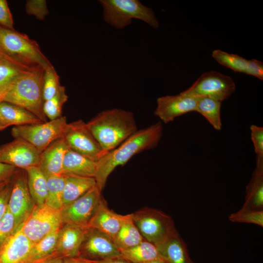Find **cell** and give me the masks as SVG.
<instances>
[{
	"label": "cell",
	"instance_id": "obj_23",
	"mask_svg": "<svg viewBox=\"0 0 263 263\" xmlns=\"http://www.w3.org/2000/svg\"><path fill=\"white\" fill-rule=\"evenodd\" d=\"M157 248L161 257L168 263H194L186 243L179 233Z\"/></svg>",
	"mask_w": 263,
	"mask_h": 263
},
{
	"label": "cell",
	"instance_id": "obj_34",
	"mask_svg": "<svg viewBox=\"0 0 263 263\" xmlns=\"http://www.w3.org/2000/svg\"><path fill=\"white\" fill-rule=\"evenodd\" d=\"M61 86L59 76L53 65L45 69L43 79L44 101L53 97Z\"/></svg>",
	"mask_w": 263,
	"mask_h": 263
},
{
	"label": "cell",
	"instance_id": "obj_37",
	"mask_svg": "<svg viewBox=\"0 0 263 263\" xmlns=\"http://www.w3.org/2000/svg\"><path fill=\"white\" fill-rule=\"evenodd\" d=\"M26 13L42 20L48 15L49 11L45 0H27L25 3Z\"/></svg>",
	"mask_w": 263,
	"mask_h": 263
},
{
	"label": "cell",
	"instance_id": "obj_9",
	"mask_svg": "<svg viewBox=\"0 0 263 263\" xmlns=\"http://www.w3.org/2000/svg\"><path fill=\"white\" fill-rule=\"evenodd\" d=\"M62 224L60 210L45 204L35 205L31 214L21 226L23 233L36 244Z\"/></svg>",
	"mask_w": 263,
	"mask_h": 263
},
{
	"label": "cell",
	"instance_id": "obj_3",
	"mask_svg": "<svg viewBox=\"0 0 263 263\" xmlns=\"http://www.w3.org/2000/svg\"><path fill=\"white\" fill-rule=\"evenodd\" d=\"M44 71L43 67L38 66L20 74L3 101L23 108L46 122L48 120L43 111Z\"/></svg>",
	"mask_w": 263,
	"mask_h": 263
},
{
	"label": "cell",
	"instance_id": "obj_32",
	"mask_svg": "<svg viewBox=\"0 0 263 263\" xmlns=\"http://www.w3.org/2000/svg\"><path fill=\"white\" fill-rule=\"evenodd\" d=\"M67 100L65 87L61 86L53 97L44 101L43 111L47 118L53 120L61 117L62 107Z\"/></svg>",
	"mask_w": 263,
	"mask_h": 263
},
{
	"label": "cell",
	"instance_id": "obj_46",
	"mask_svg": "<svg viewBox=\"0 0 263 263\" xmlns=\"http://www.w3.org/2000/svg\"><path fill=\"white\" fill-rule=\"evenodd\" d=\"M10 126L3 118L0 112V131H1Z\"/></svg>",
	"mask_w": 263,
	"mask_h": 263
},
{
	"label": "cell",
	"instance_id": "obj_45",
	"mask_svg": "<svg viewBox=\"0 0 263 263\" xmlns=\"http://www.w3.org/2000/svg\"><path fill=\"white\" fill-rule=\"evenodd\" d=\"M63 263H89V261L79 257L64 258Z\"/></svg>",
	"mask_w": 263,
	"mask_h": 263
},
{
	"label": "cell",
	"instance_id": "obj_30",
	"mask_svg": "<svg viewBox=\"0 0 263 263\" xmlns=\"http://www.w3.org/2000/svg\"><path fill=\"white\" fill-rule=\"evenodd\" d=\"M222 102L208 97H198L197 112L200 113L217 131L222 128L221 108Z\"/></svg>",
	"mask_w": 263,
	"mask_h": 263
},
{
	"label": "cell",
	"instance_id": "obj_47",
	"mask_svg": "<svg viewBox=\"0 0 263 263\" xmlns=\"http://www.w3.org/2000/svg\"><path fill=\"white\" fill-rule=\"evenodd\" d=\"M147 263H168L163 258H161L157 259L154 260Z\"/></svg>",
	"mask_w": 263,
	"mask_h": 263
},
{
	"label": "cell",
	"instance_id": "obj_48",
	"mask_svg": "<svg viewBox=\"0 0 263 263\" xmlns=\"http://www.w3.org/2000/svg\"><path fill=\"white\" fill-rule=\"evenodd\" d=\"M11 180L7 181L0 182V190L1 189H2Z\"/></svg>",
	"mask_w": 263,
	"mask_h": 263
},
{
	"label": "cell",
	"instance_id": "obj_24",
	"mask_svg": "<svg viewBox=\"0 0 263 263\" xmlns=\"http://www.w3.org/2000/svg\"><path fill=\"white\" fill-rule=\"evenodd\" d=\"M144 240L133 221L132 214L125 215L120 228L113 239L116 246L120 251L132 247Z\"/></svg>",
	"mask_w": 263,
	"mask_h": 263
},
{
	"label": "cell",
	"instance_id": "obj_38",
	"mask_svg": "<svg viewBox=\"0 0 263 263\" xmlns=\"http://www.w3.org/2000/svg\"><path fill=\"white\" fill-rule=\"evenodd\" d=\"M250 129L256 155L263 157V128L253 124L250 126Z\"/></svg>",
	"mask_w": 263,
	"mask_h": 263
},
{
	"label": "cell",
	"instance_id": "obj_29",
	"mask_svg": "<svg viewBox=\"0 0 263 263\" xmlns=\"http://www.w3.org/2000/svg\"><path fill=\"white\" fill-rule=\"evenodd\" d=\"M59 228L35 244L22 263H34L55 254Z\"/></svg>",
	"mask_w": 263,
	"mask_h": 263
},
{
	"label": "cell",
	"instance_id": "obj_14",
	"mask_svg": "<svg viewBox=\"0 0 263 263\" xmlns=\"http://www.w3.org/2000/svg\"><path fill=\"white\" fill-rule=\"evenodd\" d=\"M39 155L33 146L22 139L14 138L0 146V162L19 169L38 167Z\"/></svg>",
	"mask_w": 263,
	"mask_h": 263
},
{
	"label": "cell",
	"instance_id": "obj_13",
	"mask_svg": "<svg viewBox=\"0 0 263 263\" xmlns=\"http://www.w3.org/2000/svg\"><path fill=\"white\" fill-rule=\"evenodd\" d=\"M35 206L28 188L26 171L19 169L13 178L8 205L15 218L17 228L22 225Z\"/></svg>",
	"mask_w": 263,
	"mask_h": 263
},
{
	"label": "cell",
	"instance_id": "obj_12",
	"mask_svg": "<svg viewBox=\"0 0 263 263\" xmlns=\"http://www.w3.org/2000/svg\"><path fill=\"white\" fill-rule=\"evenodd\" d=\"M79 257L98 261L121 257L113 239L94 228L89 227L79 251Z\"/></svg>",
	"mask_w": 263,
	"mask_h": 263
},
{
	"label": "cell",
	"instance_id": "obj_5",
	"mask_svg": "<svg viewBox=\"0 0 263 263\" xmlns=\"http://www.w3.org/2000/svg\"><path fill=\"white\" fill-rule=\"evenodd\" d=\"M105 22L117 29L132 23V19L143 21L154 28L159 23L152 10L138 0H100Z\"/></svg>",
	"mask_w": 263,
	"mask_h": 263
},
{
	"label": "cell",
	"instance_id": "obj_17",
	"mask_svg": "<svg viewBox=\"0 0 263 263\" xmlns=\"http://www.w3.org/2000/svg\"><path fill=\"white\" fill-rule=\"evenodd\" d=\"M21 226L0 247V263H22L28 255L34 244Z\"/></svg>",
	"mask_w": 263,
	"mask_h": 263
},
{
	"label": "cell",
	"instance_id": "obj_31",
	"mask_svg": "<svg viewBox=\"0 0 263 263\" xmlns=\"http://www.w3.org/2000/svg\"><path fill=\"white\" fill-rule=\"evenodd\" d=\"M47 195L45 205L55 210L63 207V194L66 176L63 174L46 177Z\"/></svg>",
	"mask_w": 263,
	"mask_h": 263
},
{
	"label": "cell",
	"instance_id": "obj_10",
	"mask_svg": "<svg viewBox=\"0 0 263 263\" xmlns=\"http://www.w3.org/2000/svg\"><path fill=\"white\" fill-rule=\"evenodd\" d=\"M62 137L69 149L94 160L97 161L105 154L82 120L68 123Z\"/></svg>",
	"mask_w": 263,
	"mask_h": 263
},
{
	"label": "cell",
	"instance_id": "obj_16",
	"mask_svg": "<svg viewBox=\"0 0 263 263\" xmlns=\"http://www.w3.org/2000/svg\"><path fill=\"white\" fill-rule=\"evenodd\" d=\"M88 227L62 224L59 229L55 254L63 258L78 257L79 249Z\"/></svg>",
	"mask_w": 263,
	"mask_h": 263
},
{
	"label": "cell",
	"instance_id": "obj_21",
	"mask_svg": "<svg viewBox=\"0 0 263 263\" xmlns=\"http://www.w3.org/2000/svg\"><path fill=\"white\" fill-rule=\"evenodd\" d=\"M263 207V157L257 156L256 166L246 187L245 201L242 208L262 210Z\"/></svg>",
	"mask_w": 263,
	"mask_h": 263
},
{
	"label": "cell",
	"instance_id": "obj_20",
	"mask_svg": "<svg viewBox=\"0 0 263 263\" xmlns=\"http://www.w3.org/2000/svg\"><path fill=\"white\" fill-rule=\"evenodd\" d=\"M97 166V161L69 148L64 156L61 174L94 178Z\"/></svg>",
	"mask_w": 263,
	"mask_h": 263
},
{
	"label": "cell",
	"instance_id": "obj_6",
	"mask_svg": "<svg viewBox=\"0 0 263 263\" xmlns=\"http://www.w3.org/2000/svg\"><path fill=\"white\" fill-rule=\"evenodd\" d=\"M132 214L144 239L156 247L179 233L172 218L160 210L145 207Z\"/></svg>",
	"mask_w": 263,
	"mask_h": 263
},
{
	"label": "cell",
	"instance_id": "obj_33",
	"mask_svg": "<svg viewBox=\"0 0 263 263\" xmlns=\"http://www.w3.org/2000/svg\"><path fill=\"white\" fill-rule=\"evenodd\" d=\"M212 56L219 64L235 72H245L247 60L242 56L220 50H214Z\"/></svg>",
	"mask_w": 263,
	"mask_h": 263
},
{
	"label": "cell",
	"instance_id": "obj_28",
	"mask_svg": "<svg viewBox=\"0 0 263 263\" xmlns=\"http://www.w3.org/2000/svg\"><path fill=\"white\" fill-rule=\"evenodd\" d=\"M121 257L133 263H147L162 258L157 247L144 240L138 244L120 251Z\"/></svg>",
	"mask_w": 263,
	"mask_h": 263
},
{
	"label": "cell",
	"instance_id": "obj_18",
	"mask_svg": "<svg viewBox=\"0 0 263 263\" xmlns=\"http://www.w3.org/2000/svg\"><path fill=\"white\" fill-rule=\"evenodd\" d=\"M68 149L62 137L53 142L40 153L38 167L46 177L61 174L64 156Z\"/></svg>",
	"mask_w": 263,
	"mask_h": 263
},
{
	"label": "cell",
	"instance_id": "obj_35",
	"mask_svg": "<svg viewBox=\"0 0 263 263\" xmlns=\"http://www.w3.org/2000/svg\"><path fill=\"white\" fill-rule=\"evenodd\" d=\"M228 219L232 222L252 224L263 226V210L242 208L238 211L231 214Z\"/></svg>",
	"mask_w": 263,
	"mask_h": 263
},
{
	"label": "cell",
	"instance_id": "obj_7",
	"mask_svg": "<svg viewBox=\"0 0 263 263\" xmlns=\"http://www.w3.org/2000/svg\"><path fill=\"white\" fill-rule=\"evenodd\" d=\"M68 123L65 116L39 124L14 126L11 134L33 146L40 153L56 140L62 137Z\"/></svg>",
	"mask_w": 263,
	"mask_h": 263
},
{
	"label": "cell",
	"instance_id": "obj_39",
	"mask_svg": "<svg viewBox=\"0 0 263 263\" xmlns=\"http://www.w3.org/2000/svg\"><path fill=\"white\" fill-rule=\"evenodd\" d=\"M0 26L15 30L12 13L6 0H0Z\"/></svg>",
	"mask_w": 263,
	"mask_h": 263
},
{
	"label": "cell",
	"instance_id": "obj_22",
	"mask_svg": "<svg viewBox=\"0 0 263 263\" xmlns=\"http://www.w3.org/2000/svg\"><path fill=\"white\" fill-rule=\"evenodd\" d=\"M32 68L20 64L0 52V102L3 101L17 77Z\"/></svg>",
	"mask_w": 263,
	"mask_h": 263
},
{
	"label": "cell",
	"instance_id": "obj_2",
	"mask_svg": "<svg viewBox=\"0 0 263 263\" xmlns=\"http://www.w3.org/2000/svg\"><path fill=\"white\" fill-rule=\"evenodd\" d=\"M86 124L105 154L138 130L133 113L118 108L102 111Z\"/></svg>",
	"mask_w": 263,
	"mask_h": 263
},
{
	"label": "cell",
	"instance_id": "obj_41",
	"mask_svg": "<svg viewBox=\"0 0 263 263\" xmlns=\"http://www.w3.org/2000/svg\"><path fill=\"white\" fill-rule=\"evenodd\" d=\"M245 74L263 80V63L255 59L247 60Z\"/></svg>",
	"mask_w": 263,
	"mask_h": 263
},
{
	"label": "cell",
	"instance_id": "obj_11",
	"mask_svg": "<svg viewBox=\"0 0 263 263\" xmlns=\"http://www.w3.org/2000/svg\"><path fill=\"white\" fill-rule=\"evenodd\" d=\"M103 197L97 186L60 210L62 224L88 227Z\"/></svg>",
	"mask_w": 263,
	"mask_h": 263
},
{
	"label": "cell",
	"instance_id": "obj_8",
	"mask_svg": "<svg viewBox=\"0 0 263 263\" xmlns=\"http://www.w3.org/2000/svg\"><path fill=\"white\" fill-rule=\"evenodd\" d=\"M233 79L218 72L211 71L203 74L182 94L193 97H208L220 101L228 98L234 92Z\"/></svg>",
	"mask_w": 263,
	"mask_h": 263
},
{
	"label": "cell",
	"instance_id": "obj_25",
	"mask_svg": "<svg viewBox=\"0 0 263 263\" xmlns=\"http://www.w3.org/2000/svg\"><path fill=\"white\" fill-rule=\"evenodd\" d=\"M65 176L63 207L70 204L97 186L94 178L75 175Z\"/></svg>",
	"mask_w": 263,
	"mask_h": 263
},
{
	"label": "cell",
	"instance_id": "obj_1",
	"mask_svg": "<svg viewBox=\"0 0 263 263\" xmlns=\"http://www.w3.org/2000/svg\"><path fill=\"white\" fill-rule=\"evenodd\" d=\"M162 133V124L158 122L137 130L118 147L106 153L97 161L94 178L98 188L102 190L108 177L116 167L124 165L135 155L155 148Z\"/></svg>",
	"mask_w": 263,
	"mask_h": 263
},
{
	"label": "cell",
	"instance_id": "obj_27",
	"mask_svg": "<svg viewBox=\"0 0 263 263\" xmlns=\"http://www.w3.org/2000/svg\"><path fill=\"white\" fill-rule=\"evenodd\" d=\"M24 170L26 172L28 188L35 205L45 204L47 195L46 177L38 167Z\"/></svg>",
	"mask_w": 263,
	"mask_h": 263
},
{
	"label": "cell",
	"instance_id": "obj_15",
	"mask_svg": "<svg viewBox=\"0 0 263 263\" xmlns=\"http://www.w3.org/2000/svg\"><path fill=\"white\" fill-rule=\"evenodd\" d=\"M154 115L167 124L187 113L196 112L197 97L181 93L174 95H166L157 99Z\"/></svg>",
	"mask_w": 263,
	"mask_h": 263
},
{
	"label": "cell",
	"instance_id": "obj_43",
	"mask_svg": "<svg viewBox=\"0 0 263 263\" xmlns=\"http://www.w3.org/2000/svg\"><path fill=\"white\" fill-rule=\"evenodd\" d=\"M63 258L54 254L48 258L37 261L34 263H63Z\"/></svg>",
	"mask_w": 263,
	"mask_h": 263
},
{
	"label": "cell",
	"instance_id": "obj_42",
	"mask_svg": "<svg viewBox=\"0 0 263 263\" xmlns=\"http://www.w3.org/2000/svg\"><path fill=\"white\" fill-rule=\"evenodd\" d=\"M19 170L15 167L0 162V182L11 180Z\"/></svg>",
	"mask_w": 263,
	"mask_h": 263
},
{
	"label": "cell",
	"instance_id": "obj_4",
	"mask_svg": "<svg viewBox=\"0 0 263 263\" xmlns=\"http://www.w3.org/2000/svg\"><path fill=\"white\" fill-rule=\"evenodd\" d=\"M0 52L23 66L44 69L52 64L38 43L26 34L0 26Z\"/></svg>",
	"mask_w": 263,
	"mask_h": 263
},
{
	"label": "cell",
	"instance_id": "obj_40",
	"mask_svg": "<svg viewBox=\"0 0 263 263\" xmlns=\"http://www.w3.org/2000/svg\"><path fill=\"white\" fill-rule=\"evenodd\" d=\"M13 178L0 190V220L8 209V202L13 186Z\"/></svg>",
	"mask_w": 263,
	"mask_h": 263
},
{
	"label": "cell",
	"instance_id": "obj_19",
	"mask_svg": "<svg viewBox=\"0 0 263 263\" xmlns=\"http://www.w3.org/2000/svg\"><path fill=\"white\" fill-rule=\"evenodd\" d=\"M124 217V215L111 210L103 198L90 220L88 227L98 229L113 240L120 228Z\"/></svg>",
	"mask_w": 263,
	"mask_h": 263
},
{
	"label": "cell",
	"instance_id": "obj_26",
	"mask_svg": "<svg viewBox=\"0 0 263 263\" xmlns=\"http://www.w3.org/2000/svg\"><path fill=\"white\" fill-rule=\"evenodd\" d=\"M0 112L10 126H20L44 122L27 110L4 101L0 102Z\"/></svg>",
	"mask_w": 263,
	"mask_h": 263
},
{
	"label": "cell",
	"instance_id": "obj_36",
	"mask_svg": "<svg viewBox=\"0 0 263 263\" xmlns=\"http://www.w3.org/2000/svg\"><path fill=\"white\" fill-rule=\"evenodd\" d=\"M17 229L15 218L8 208L0 220V247Z\"/></svg>",
	"mask_w": 263,
	"mask_h": 263
},
{
	"label": "cell",
	"instance_id": "obj_44",
	"mask_svg": "<svg viewBox=\"0 0 263 263\" xmlns=\"http://www.w3.org/2000/svg\"><path fill=\"white\" fill-rule=\"evenodd\" d=\"M88 261L89 263H133L122 257L98 261Z\"/></svg>",
	"mask_w": 263,
	"mask_h": 263
}]
</instances>
